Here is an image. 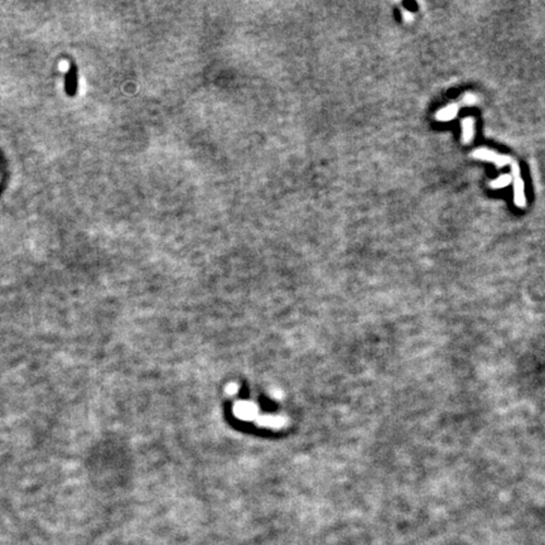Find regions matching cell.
<instances>
[{"label": "cell", "instance_id": "cell-1", "mask_svg": "<svg viewBox=\"0 0 545 545\" xmlns=\"http://www.w3.org/2000/svg\"><path fill=\"white\" fill-rule=\"evenodd\" d=\"M472 157L476 158V159L486 160V162H491L496 165V167H504V165L511 164L512 160L511 158L507 157V155H501L495 153L493 150L486 149V148H480L476 149L472 153Z\"/></svg>", "mask_w": 545, "mask_h": 545}, {"label": "cell", "instance_id": "cell-2", "mask_svg": "<svg viewBox=\"0 0 545 545\" xmlns=\"http://www.w3.org/2000/svg\"><path fill=\"white\" fill-rule=\"evenodd\" d=\"M233 413L243 420H256L259 417L256 404L251 401H236L233 405Z\"/></svg>", "mask_w": 545, "mask_h": 545}, {"label": "cell", "instance_id": "cell-3", "mask_svg": "<svg viewBox=\"0 0 545 545\" xmlns=\"http://www.w3.org/2000/svg\"><path fill=\"white\" fill-rule=\"evenodd\" d=\"M259 425L267 426V428L279 429L286 425V418L281 415H270V414H259L257 419L255 420Z\"/></svg>", "mask_w": 545, "mask_h": 545}, {"label": "cell", "instance_id": "cell-4", "mask_svg": "<svg viewBox=\"0 0 545 545\" xmlns=\"http://www.w3.org/2000/svg\"><path fill=\"white\" fill-rule=\"evenodd\" d=\"M514 203L517 207H525L526 206V196H525V186L523 179L514 178Z\"/></svg>", "mask_w": 545, "mask_h": 545}, {"label": "cell", "instance_id": "cell-5", "mask_svg": "<svg viewBox=\"0 0 545 545\" xmlns=\"http://www.w3.org/2000/svg\"><path fill=\"white\" fill-rule=\"evenodd\" d=\"M462 126V143L468 144L475 136V120L473 117H464L461 122Z\"/></svg>", "mask_w": 545, "mask_h": 545}, {"label": "cell", "instance_id": "cell-6", "mask_svg": "<svg viewBox=\"0 0 545 545\" xmlns=\"http://www.w3.org/2000/svg\"><path fill=\"white\" fill-rule=\"evenodd\" d=\"M458 114V105L457 104H451V105L443 107L436 114V119L439 122H449L455 119Z\"/></svg>", "mask_w": 545, "mask_h": 545}, {"label": "cell", "instance_id": "cell-7", "mask_svg": "<svg viewBox=\"0 0 545 545\" xmlns=\"http://www.w3.org/2000/svg\"><path fill=\"white\" fill-rule=\"evenodd\" d=\"M512 182V178L510 174H503V176H500L499 178L493 179V181L490 182V187L493 189H499V188H504V187L509 186L510 183Z\"/></svg>", "mask_w": 545, "mask_h": 545}, {"label": "cell", "instance_id": "cell-8", "mask_svg": "<svg viewBox=\"0 0 545 545\" xmlns=\"http://www.w3.org/2000/svg\"><path fill=\"white\" fill-rule=\"evenodd\" d=\"M462 104L466 106H471V105H475V104H477V96L473 95V93H466V95L462 98Z\"/></svg>", "mask_w": 545, "mask_h": 545}, {"label": "cell", "instance_id": "cell-9", "mask_svg": "<svg viewBox=\"0 0 545 545\" xmlns=\"http://www.w3.org/2000/svg\"><path fill=\"white\" fill-rule=\"evenodd\" d=\"M511 172H512V176H514V178H519L520 177V167L519 164H517L515 160H512L511 163Z\"/></svg>", "mask_w": 545, "mask_h": 545}, {"label": "cell", "instance_id": "cell-10", "mask_svg": "<svg viewBox=\"0 0 545 545\" xmlns=\"http://www.w3.org/2000/svg\"><path fill=\"white\" fill-rule=\"evenodd\" d=\"M402 17H404V20H407V21H412V20H413V18H414V15H413L412 13L409 12V10L402 9Z\"/></svg>", "mask_w": 545, "mask_h": 545}, {"label": "cell", "instance_id": "cell-11", "mask_svg": "<svg viewBox=\"0 0 545 545\" xmlns=\"http://www.w3.org/2000/svg\"><path fill=\"white\" fill-rule=\"evenodd\" d=\"M236 390H238V385H236V384H230V385L226 388L227 394H230V395L235 394Z\"/></svg>", "mask_w": 545, "mask_h": 545}, {"label": "cell", "instance_id": "cell-12", "mask_svg": "<svg viewBox=\"0 0 545 545\" xmlns=\"http://www.w3.org/2000/svg\"><path fill=\"white\" fill-rule=\"evenodd\" d=\"M60 68H61V71H67V68H68V63H67L66 61H62V62L60 63Z\"/></svg>", "mask_w": 545, "mask_h": 545}]
</instances>
